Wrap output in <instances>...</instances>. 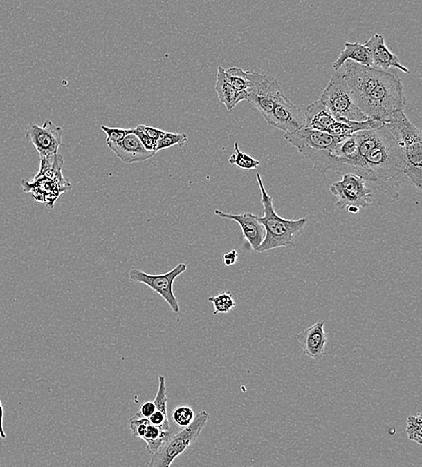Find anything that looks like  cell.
<instances>
[{
    "label": "cell",
    "instance_id": "obj_22",
    "mask_svg": "<svg viewBox=\"0 0 422 467\" xmlns=\"http://www.w3.org/2000/svg\"><path fill=\"white\" fill-rule=\"evenodd\" d=\"M172 430H164L160 428L149 424L146 430L145 435L142 439L146 443V449L152 456L161 448L172 434Z\"/></svg>",
    "mask_w": 422,
    "mask_h": 467
},
{
    "label": "cell",
    "instance_id": "obj_2",
    "mask_svg": "<svg viewBox=\"0 0 422 467\" xmlns=\"http://www.w3.org/2000/svg\"><path fill=\"white\" fill-rule=\"evenodd\" d=\"M353 100L368 119L388 122L406 104L402 80L381 68L347 61L340 68Z\"/></svg>",
    "mask_w": 422,
    "mask_h": 467
},
{
    "label": "cell",
    "instance_id": "obj_5",
    "mask_svg": "<svg viewBox=\"0 0 422 467\" xmlns=\"http://www.w3.org/2000/svg\"><path fill=\"white\" fill-rule=\"evenodd\" d=\"M208 419L209 413L201 411L196 415L190 426L184 428L178 433L173 432L156 453L152 455L148 466L149 467L172 466L176 458L183 454L199 439L200 433L208 423Z\"/></svg>",
    "mask_w": 422,
    "mask_h": 467
},
{
    "label": "cell",
    "instance_id": "obj_9",
    "mask_svg": "<svg viewBox=\"0 0 422 467\" xmlns=\"http://www.w3.org/2000/svg\"><path fill=\"white\" fill-rule=\"evenodd\" d=\"M187 269V265L182 263H178L172 271L158 275L149 274L139 269H133L129 272V278L134 283H143L148 286L157 294L160 295L172 308L173 313L178 314L181 311V307L173 292V283L176 278L184 274Z\"/></svg>",
    "mask_w": 422,
    "mask_h": 467
},
{
    "label": "cell",
    "instance_id": "obj_17",
    "mask_svg": "<svg viewBox=\"0 0 422 467\" xmlns=\"http://www.w3.org/2000/svg\"><path fill=\"white\" fill-rule=\"evenodd\" d=\"M23 191L31 194L35 202L44 203L48 209H53L62 191L58 184L52 179L46 178H33L32 181L26 179L21 182Z\"/></svg>",
    "mask_w": 422,
    "mask_h": 467
},
{
    "label": "cell",
    "instance_id": "obj_30",
    "mask_svg": "<svg viewBox=\"0 0 422 467\" xmlns=\"http://www.w3.org/2000/svg\"><path fill=\"white\" fill-rule=\"evenodd\" d=\"M155 406L158 411L167 415V395L166 386V377L164 376L158 377V388L156 397L154 401Z\"/></svg>",
    "mask_w": 422,
    "mask_h": 467
},
{
    "label": "cell",
    "instance_id": "obj_29",
    "mask_svg": "<svg viewBox=\"0 0 422 467\" xmlns=\"http://www.w3.org/2000/svg\"><path fill=\"white\" fill-rule=\"evenodd\" d=\"M421 415L419 413L416 416H410L407 419V434H408L409 439L417 442L419 445H421Z\"/></svg>",
    "mask_w": 422,
    "mask_h": 467
},
{
    "label": "cell",
    "instance_id": "obj_28",
    "mask_svg": "<svg viewBox=\"0 0 422 467\" xmlns=\"http://www.w3.org/2000/svg\"><path fill=\"white\" fill-rule=\"evenodd\" d=\"M149 424H151V422H149V418L140 414V412L136 413L129 420V428H130L131 435L137 439H142L143 438Z\"/></svg>",
    "mask_w": 422,
    "mask_h": 467
},
{
    "label": "cell",
    "instance_id": "obj_7",
    "mask_svg": "<svg viewBox=\"0 0 422 467\" xmlns=\"http://www.w3.org/2000/svg\"><path fill=\"white\" fill-rule=\"evenodd\" d=\"M247 93L246 101L259 110L266 121L278 100L285 95L275 77L253 71H250V86Z\"/></svg>",
    "mask_w": 422,
    "mask_h": 467
},
{
    "label": "cell",
    "instance_id": "obj_8",
    "mask_svg": "<svg viewBox=\"0 0 422 467\" xmlns=\"http://www.w3.org/2000/svg\"><path fill=\"white\" fill-rule=\"evenodd\" d=\"M330 191L338 198L336 207L340 211L349 206L365 209L372 203V190L367 187L363 178L353 173H345L340 181L333 182Z\"/></svg>",
    "mask_w": 422,
    "mask_h": 467
},
{
    "label": "cell",
    "instance_id": "obj_23",
    "mask_svg": "<svg viewBox=\"0 0 422 467\" xmlns=\"http://www.w3.org/2000/svg\"><path fill=\"white\" fill-rule=\"evenodd\" d=\"M227 79L236 91L246 95L250 86V71H244L239 68H230L226 70Z\"/></svg>",
    "mask_w": 422,
    "mask_h": 467
},
{
    "label": "cell",
    "instance_id": "obj_13",
    "mask_svg": "<svg viewBox=\"0 0 422 467\" xmlns=\"http://www.w3.org/2000/svg\"><path fill=\"white\" fill-rule=\"evenodd\" d=\"M324 325L325 321H318L294 335V339L300 344L304 354L307 357L321 359L326 355L327 334L324 330Z\"/></svg>",
    "mask_w": 422,
    "mask_h": 467
},
{
    "label": "cell",
    "instance_id": "obj_1",
    "mask_svg": "<svg viewBox=\"0 0 422 467\" xmlns=\"http://www.w3.org/2000/svg\"><path fill=\"white\" fill-rule=\"evenodd\" d=\"M357 149L346 158H335V172L353 173L395 200H399L400 176L405 169L402 149L385 124L353 134Z\"/></svg>",
    "mask_w": 422,
    "mask_h": 467
},
{
    "label": "cell",
    "instance_id": "obj_36",
    "mask_svg": "<svg viewBox=\"0 0 422 467\" xmlns=\"http://www.w3.org/2000/svg\"><path fill=\"white\" fill-rule=\"evenodd\" d=\"M237 251L232 250L223 254V263L226 266H232L237 262Z\"/></svg>",
    "mask_w": 422,
    "mask_h": 467
},
{
    "label": "cell",
    "instance_id": "obj_15",
    "mask_svg": "<svg viewBox=\"0 0 422 467\" xmlns=\"http://www.w3.org/2000/svg\"><path fill=\"white\" fill-rule=\"evenodd\" d=\"M365 46L369 50L371 58H372L373 61V67L381 68V70L386 71L389 68H397L401 72H403V73H410L409 68L401 64L398 56L392 53L388 49V47L386 46L384 35L379 34L374 35L365 44Z\"/></svg>",
    "mask_w": 422,
    "mask_h": 467
},
{
    "label": "cell",
    "instance_id": "obj_6",
    "mask_svg": "<svg viewBox=\"0 0 422 467\" xmlns=\"http://www.w3.org/2000/svg\"><path fill=\"white\" fill-rule=\"evenodd\" d=\"M320 100L336 120L343 118L355 122L368 120L353 100L351 92L340 70L335 71Z\"/></svg>",
    "mask_w": 422,
    "mask_h": 467
},
{
    "label": "cell",
    "instance_id": "obj_18",
    "mask_svg": "<svg viewBox=\"0 0 422 467\" xmlns=\"http://www.w3.org/2000/svg\"><path fill=\"white\" fill-rule=\"evenodd\" d=\"M40 162V169L38 173L34 176V178H46L53 180L58 184L62 193L70 191L71 185L68 180L64 178L62 175V166H64V158L58 153L55 155L42 157Z\"/></svg>",
    "mask_w": 422,
    "mask_h": 467
},
{
    "label": "cell",
    "instance_id": "obj_24",
    "mask_svg": "<svg viewBox=\"0 0 422 467\" xmlns=\"http://www.w3.org/2000/svg\"><path fill=\"white\" fill-rule=\"evenodd\" d=\"M208 301L214 305V311L212 313L214 316L218 314H228L236 307L235 298L232 293L228 292H221L215 296H210Z\"/></svg>",
    "mask_w": 422,
    "mask_h": 467
},
{
    "label": "cell",
    "instance_id": "obj_27",
    "mask_svg": "<svg viewBox=\"0 0 422 467\" xmlns=\"http://www.w3.org/2000/svg\"><path fill=\"white\" fill-rule=\"evenodd\" d=\"M172 417L176 426L184 429L192 423L196 418V413L190 406H179L173 410Z\"/></svg>",
    "mask_w": 422,
    "mask_h": 467
},
{
    "label": "cell",
    "instance_id": "obj_3",
    "mask_svg": "<svg viewBox=\"0 0 422 467\" xmlns=\"http://www.w3.org/2000/svg\"><path fill=\"white\" fill-rule=\"evenodd\" d=\"M257 184H259L262 203L263 206V216L257 220L263 225L266 230V236L262 244L256 251L263 253L275 248L288 247L294 245V240L303 231L307 224V218L300 220H286L275 213L273 198L266 193L262 175L257 173Z\"/></svg>",
    "mask_w": 422,
    "mask_h": 467
},
{
    "label": "cell",
    "instance_id": "obj_20",
    "mask_svg": "<svg viewBox=\"0 0 422 467\" xmlns=\"http://www.w3.org/2000/svg\"><path fill=\"white\" fill-rule=\"evenodd\" d=\"M215 91L217 93V97L221 103H223L228 111H232L233 108H235L239 102L247 100L246 95L236 91L235 88L230 85L226 77V70L221 66H218L217 68Z\"/></svg>",
    "mask_w": 422,
    "mask_h": 467
},
{
    "label": "cell",
    "instance_id": "obj_4",
    "mask_svg": "<svg viewBox=\"0 0 422 467\" xmlns=\"http://www.w3.org/2000/svg\"><path fill=\"white\" fill-rule=\"evenodd\" d=\"M386 127L394 135L402 149L405 169L403 175L408 178L413 185L422 187V134L416 126L410 121L403 110L396 111Z\"/></svg>",
    "mask_w": 422,
    "mask_h": 467
},
{
    "label": "cell",
    "instance_id": "obj_31",
    "mask_svg": "<svg viewBox=\"0 0 422 467\" xmlns=\"http://www.w3.org/2000/svg\"><path fill=\"white\" fill-rule=\"evenodd\" d=\"M101 130L107 134V143L118 144L127 137L128 128H110L101 126Z\"/></svg>",
    "mask_w": 422,
    "mask_h": 467
},
{
    "label": "cell",
    "instance_id": "obj_21",
    "mask_svg": "<svg viewBox=\"0 0 422 467\" xmlns=\"http://www.w3.org/2000/svg\"><path fill=\"white\" fill-rule=\"evenodd\" d=\"M347 61L373 67V61L369 50L365 46V44L359 43L346 41L344 44V49L341 50L339 57H338L336 61L332 63V68L335 71H338Z\"/></svg>",
    "mask_w": 422,
    "mask_h": 467
},
{
    "label": "cell",
    "instance_id": "obj_33",
    "mask_svg": "<svg viewBox=\"0 0 422 467\" xmlns=\"http://www.w3.org/2000/svg\"><path fill=\"white\" fill-rule=\"evenodd\" d=\"M149 421L151 422V424L160 428L161 430H170L169 417H167V415L164 414V413L158 411V410L149 416Z\"/></svg>",
    "mask_w": 422,
    "mask_h": 467
},
{
    "label": "cell",
    "instance_id": "obj_32",
    "mask_svg": "<svg viewBox=\"0 0 422 467\" xmlns=\"http://www.w3.org/2000/svg\"><path fill=\"white\" fill-rule=\"evenodd\" d=\"M128 133L136 135L146 149H148L149 151H155V149H156V140L151 139L143 131H140L139 128H128Z\"/></svg>",
    "mask_w": 422,
    "mask_h": 467
},
{
    "label": "cell",
    "instance_id": "obj_11",
    "mask_svg": "<svg viewBox=\"0 0 422 467\" xmlns=\"http://www.w3.org/2000/svg\"><path fill=\"white\" fill-rule=\"evenodd\" d=\"M26 137L37 149L40 158L47 157L58 153L62 144V128L47 120L43 126L29 124Z\"/></svg>",
    "mask_w": 422,
    "mask_h": 467
},
{
    "label": "cell",
    "instance_id": "obj_25",
    "mask_svg": "<svg viewBox=\"0 0 422 467\" xmlns=\"http://www.w3.org/2000/svg\"><path fill=\"white\" fill-rule=\"evenodd\" d=\"M233 148H235V153L229 158L228 161L230 164L244 170L257 169L260 166L259 160L241 151L237 142L235 143Z\"/></svg>",
    "mask_w": 422,
    "mask_h": 467
},
{
    "label": "cell",
    "instance_id": "obj_37",
    "mask_svg": "<svg viewBox=\"0 0 422 467\" xmlns=\"http://www.w3.org/2000/svg\"><path fill=\"white\" fill-rule=\"evenodd\" d=\"M3 420H4V409H3L1 399H0V438L5 439H7V434H6L4 426H3Z\"/></svg>",
    "mask_w": 422,
    "mask_h": 467
},
{
    "label": "cell",
    "instance_id": "obj_19",
    "mask_svg": "<svg viewBox=\"0 0 422 467\" xmlns=\"http://www.w3.org/2000/svg\"><path fill=\"white\" fill-rule=\"evenodd\" d=\"M336 121L330 111L321 100L313 102L306 107L304 113V127L312 130L327 131L329 127Z\"/></svg>",
    "mask_w": 422,
    "mask_h": 467
},
{
    "label": "cell",
    "instance_id": "obj_26",
    "mask_svg": "<svg viewBox=\"0 0 422 467\" xmlns=\"http://www.w3.org/2000/svg\"><path fill=\"white\" fill-rule=\"evenodd\" d=\"M188 140L187 135L185 133H164L163 136L156 142L155 152L172 148L173 146H183Z\"/></svg>",
    "mask_w": 422,
    "mask_h": 467
},
{
    "label": "cell",
    "instance_id": "obj_38",
    "mask_svg": "<svg viewBox=\"0 0 422 467\" xmlns=\"http://www.w3.org/2000/svg\"><path fill=\"white\" fill-rule=\"evenodd\" d=\"M346 209H348V211L349 212V213H352V214H357L359 212V208H358V207H355V206H349Z\"/></svg>",
    "mask_w": 422,
    "mask_h": 467
},
{
    "label": "cell",
    "instance_id": "obj_34",
    "mask_svg": "<svg viewBox=\"0 0 422 467\" xmlns=\"http://www.w3.org/2000/svg\"><path fill=\"white\" fill-rule=\"evenodd\" d=\"M137 127L139 128L140 131H143L146 135H147L148 137H151L152 140H156V142L161 136H163L164 133H165V131L160 130V128L152 127V126L145 124L138 125Z\"/></svg>",
    "mask_w": 422,
    "mask_h": 467
},
{
    "label": "cell",
    "instance_id": "obj_14",
    "mask_svg": "<svg viewBox=\"0 0 422 467\" xmlns=\"http://www.w3.org/2000/svg\"><path fill=\"white\" fill-rule=\"evenodd\" d=\"M214 214L224 220L235 221L241 227L242 236L251 249L257 251L259 245L262 244L266 236L264 226L257 220V216L245 212V213L235 215L224 213V212L215 209Z\"/></svg>",
    "mask_w": 422,
    "mask_h": 467
},
{
    "label": "cell",
    "instance_id": "obj_35",
    "mask_svg": "<svg viewBox=\"0 0 422 467\" xmlns=\"http://www.w3.org/2000/svg\"><path fill=\"white\" fill-rule=\"evenodd\" d=\"M156 410L154 401H147L140 406V413L145 417L149 418Z\"/></svg>",
    "mask_w": 422,
    "mask_h": 467
},
{
    "label": "cell",
    "instance_id": "obj_16",
    "mask_svg": "<svg viewBox=\"0 0 422 467\" xmlns=\"http://www.w3.org/2000/svg\"><path fill=\"white\" fill-rule=\"evenodd\" d=\"M109 148L115 153L116 157L125 164L140 163L154 157L156 152L149 151L143 146L140 140L133 133H128L127 137L118 144L107 142Z\"/></svg>",
    "mask_w": 422,
    "mask_h": 467
},
{
    "label": "cell",
    "instance_id": "obj_10",
    "mask_svg": "<svg viewBox=\"0 0 422 467\" xmlns=\"http://www.w3.org/2000/svg\"><path fill=\"white\" fill-rule=\"evenodd\" d=\"M285 140L300 153L304 151L333 152L338 144L345 139L326 131L302 127L294 133H286Z\"/></svg>",
    "mask_w": 422,
    "mask_h": 467
},
{
    "label": "cell",
    "instance_id": "obj_12",
    "mask_svg": "<svg viewBox=\"0 0 422 467\" xmlns=\"http://www.w3.org/2000/svg\"><path fill=\"white\" fill-rule=\"evenodd\" d=\"M266 122L286 133H294L304 127V115L284 95L275 104Z\"/></svg>",
    "mask_w": 422,
    "mask_h": 467
}]
</instances>
